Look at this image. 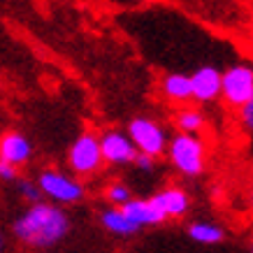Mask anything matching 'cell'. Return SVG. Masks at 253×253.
<instances>
[{
    "label": "cell",
    "mask_w": 253,
    "mask_h": 253,
    "mask_svg": "<svg viewBox=\"0 0 253 253\" xmlns=\"http://www.w3.org/2000/svg\"><path fill=\"white\" fill-rule=\"evenodd\" d=\"M14 237L33 249H49L70 232L68 214L49 202H35L12 225Z\"/></svg>",
    "instance_id": "1"
},
{
    "label": "cell",
    "mask_w": 253,
    "mask_h": 253,
    "mask_svg": "<svg viewBox=\"0 0 253 253\" xmlns=\"http://www.w3.org/2000/svg\"><path fill=\"white\" fill-rule=\"evenodd\" d=\"M169 161L174 168L186 176H198L205 169V142L198 135H184L179 132L168 144Z\"/></svg>",
    "instance_id": "2"
},
{
    "label": "cell",
    "mask_w": 253,
    "mask_h": 253,
    "mask_svg": "<svg viewBox=\"0 0 253 253\" xmlns=\"http://www.w3.org/2000/svg\"><path fill=\"white\" fill-rule=\"evenodd\" d=\"M128 137L135 144L137 154H144L149 158L163 156L165 149H168V135H165V130L154 119H146V116L132 119L130 128H128Z\"/></svg>",
    "instance_id": "3"
},
{
    "label": "cell",
    "mask_w": 253,
    "mask_h": 253,
    "mask_svg": "<svg viewBox=\"0 0 253 253\" xmlns=\"http://www.w3.org/2000/svg\"><path fill=\"white\" fill-rule=\"evenodd\" d=\"M38 188L46 198L61 202V205H72V202H79L84 198V186L77 179L63 174L58 169H44L38 179Z\"/></svg>",
    "instance_id": "4"
},
{
    "label": "cell",
    "mask_w": 253,
    "mask_h": 253,
    "mask_svg": "<svg viewBox=\"0 0 253 253\" xmlns=\"http://www.w3.org/2000/svg\"><path fill=\"white\" fill-rule=\"evenodd\" d=\"M68 163L75 174H93L95 169L102 165V154H100V137L93 132L79 135L68 151Z\"/></svg>",
    "instance_id": "5"
},
{
    "label": "cell",
    "mask_w": 253,
    "mask_h": 253,
    "mask_svg": "<svg viewBox=\"0 0 253 253\" xmlns=\"http://www.w3.org/2000/svg\"><path fill=\"white\" fill-rule=\"evenodd\" d=\"M221 95L232 107H242L253 95V68L232 65L221 75Z\"/></svg>",
    "instance_id": "6"
},
{
    "label": "cell",
    "mask_w": 253,
    "mask_h": 253,
    "mask_svg": "<svg viewBox=\"0 0 253 253\" xmlns=\"http://www.w3.org/2000/svg\"><path fill=\"white\" fill-rule=\"evenodd\" d=\"M100 154H102V163L126 165V163H135L137 149L128 135H123L119 130H109L100 137Z\"/></svg>",
    "instance_id": "7"
},
{
    "label": "cell",
    "mask_w": 253,
    "mask_h": 253,
    "mask_svg": "<svg viewBox=\"0 0 253 253\" xmlns=\"http://www.w3.org/2000/svg\"><path fill=\"white\" fill-rule=\"evenodd\" d=\"M221 95V70L214 65H205V68L195 70L191 77V98L198 102H211Z\"/></svg>",
    "instance_id": "8"
},
{
    "label": "cell",
    "mask_w": 253,
    "mask_h": 253,
    "mask_svg": "<svg viewBox=\"0 0 253 253\" xmlns=\"http://www.w3.org/2000/svg\"><path fill=\"white\" fill-rule=\"evenodd\" d=\"M156 205V209L161 211L165 218H179L184 216L191 207V200L181 188H165V191L156 193L154 198H149Z\"/></svg>",
    "instance_id": "9"
},
{
    "label": "cell",
    "mask_w": 253,
    "mask_h": 253,
    "mask_svg": "<svg viewBox=\"0 0 253 253\" xmlns=\"http://www.w3.org/2000/svg\"><path fill=\"white\" fill-rule=\"evenodd\" d=\"M28 158H31V142L21 132H5L0 137V161L19 168Z\"/></svg>",
    "instance_id": "10"
},
{
    "label": "cell",
    "mask_w": 253,
    "mask_h": 253,
    "mask_svg": "<svg viewBox=\"0 0 253 253\" xmlns=\"http://www.w3.org/2000/svg\"><path fill=\"white\" fill-rule=\"evenodd\" d=\"M123 214L128 216L137 228L142 225H158V223L165 221V216L156 209V205L151 200H128L123 207H119Z\"/></svg>",
    "instance_id": "11"
},
{
    "label": "cell",
    "mask_w": 253,
    "mask_h": 253,
    "mask_svg": "<svg viewBox=\"0 0 253 253\" xmlns=\"http://www.w3.org/2000/svg\"><path fill=\"white\" fill-rule=\"evenodd\" d=\"M163 93L174 102H186L191 100V77L186 75H168L163 79Z\"/></svg>",
    "instance_id": "12"
},
{
    "label": "cell",
    "mask_w": 253,
    "mask_h": 253,
    "mask_svg": "<svg viewBox=\"0 0 253 253\" xmlns=\"http://www.w3.org/2000/svg\"><path fill=\"white\" fill-rule=\"evenodd\" d=\"M102 225H105L109 232H114V235H123V237L135 235V232L139 230L137 225L123 214L121 209H107V211L102 214Z\"/></svg>",
    "instance_id": "13"
},
{
    "label": "cell",
    "mask_w": 253,
    "mask_h": 253,
    "mask_svg": "<svg viewBox=\"0 0 253 253\" xmlns=\"http://www.w3.org/2000/svg\"><path fill=\"white\" fill-rule=\"evenodd\" d=\"M188 235H191V239L200 242V244H218L225 237V232L218 225H214V223H193L188 228Z\"/></svg>",
    "instance_id": "14"
},
{
    "label": "cell",
    "mask_w": 253,
    "mask_h": 253,
    "mask_svg": "<svg viewBox=\"0 0 253 253\" xmlns=\"http://www.w3.org/2000/svg\"><path fill=\"white\" fill-rule=\"evenodd\" d=\"M202 126H205V116L198 109H181L176 114V128L184 135H195L198 130H202Z\"/></svg>",
    "instance_id": "15"
},
{
    "label": "cell",
    "mask_w": 253,
    "mask_h": 253,
    "mask_svg": "<svg viewBox=\"0 0 253 253\" xmlns=\"http://www.w3.org/2000/svg\"><path fill=\"white\" fill-rule=\"evenodd\" d=\"M105 195H107L109 202H114V205H119V207H123L128 200H132L130 188H128V186H123V184H112Z\"/></svg>",
    "instance_id": "16"
},
{
    "label": "cell",
    "mask_w": 253,
    "mask_h": 253,
    "mask_svg": "<svg viewBox=\"0 0 253 253\" xmlns=\"http://www.w3.org/2000/svg\"><path fill=\"white\" fill-rule=\"evenodd\" d=\"M19 193H21L23 198L28 200L31 205H35V202H40V198H42V193H40V188L33 181H19Z\"/></svg>",
    "instance_id": "17"
},
{
    "label": "cell",
    "mask_w": 253,
    "mask_h": 253,
    "mask_svg": "<svg viewBox=\"0 0 253 253\" xmlns=\"http://www.w3.org/2000/svg\"><path fill=\"white\" fill-rule=\"evenodd\" d=\"M242 123L249 130H253V95L242 105Z\"/></svg>",
    "instance_id": "18"
},
{
    "label": "cell",
    "mask_w": 253,
    "mask_h": 253,
    "mask_svg": "<svg viewBox=\"0 0 253 253\" xmlns=\"http://www.w3.org/2000/svg\"><path fill=\"white\" fill-rule=\"evenodd\" d=\"M16 176H19V172H16L14 165L0 161V179H2V181H14Z\"/></svg>",
    "instance_id": "19"
},
{
    "label": "cell",
    "mask_w": 253,
    "mask_h": 253,
    "mask_svg": "<svg viewBox=\"0 0 253 253\" xmlns=\"http://www.w3.org/2000/svg\"><path fill=\"white\" fill-rule=\"evenodd\" d=\"M135 163H137L142 169H151V168H154V158H149V156H144V154L135 156Z\"/></svg>",
    "instance_id": "20"
},
{
    "label": "cell",
    "mask_w": 253,
    "mask_h": 253,
    "mask_svg": "<svg viewBox=\"0 0 253 253\" xmlns=\"http://www.w3.org/2000/svg\"><path fill=\"white\" fill-rule=\"evenodd\" d=\"M2 246H5V242H2V235H0V253H2Z\"/></svg>",
    "instance_id": "21"
},
{
    "label": "cell",
    "mask_w": 253,
    "mask_h": 253,
    "mask_svg": "<svg viewBox=\"0 0 253 253\" xmlns=\"http://www.w3.org/2000/svg\"><path fill=\"white\" fill-rule=\"evenodd\" d=\"M251 253H253V249H251Z\"/></svg>",
    "instance_id": "22"
}]
</instances>
